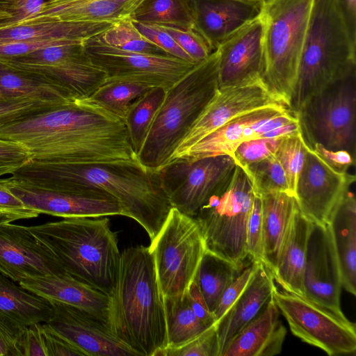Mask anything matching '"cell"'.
<instances>
[{"label": "cell", "instance_id": "obj_41", "mask_svg": "<svg viewBox=\"0 0 356 356\" xmlns=\"http://www.w3.org/2000/svg\"><path fill=\"white\" fill-rule=\"evenodd\" d=\"M241 168L248 176L257 194L273 192L291 193L284 171L275 154Z\"/></svg>", "mask_w": 356, "mask_h": 356}, {"label": "cell", "instance_id": "obj_1", "mask_svg": "<svg viewBox=\"0 0 356 356\" xmlns=\"http://www.w3.org/2000/svg\"><path fill=\"white\" fill-rule=\"evenodd\" d=\"M0 140L22 147L31 160L79 165L138 161L127 126L89 99L0 127Z\"/></svg>", "mask_w": 356, "mask_h": 356}, {"label": "cell", "instance_id": "obj_26", "mask_svg": "<svg viewBox=\"0 0 356 356\" xmlns=\"http://www.w3.org/2000/svg\"><path fill=\"white\" fill-rule=\"evenodd\" d=\"M289 109L284 105L271 106L241 115L208 134L171 162L193 161L220 155L232 156L242 142L254 138L256 129L261 122Z\"/></svg>", "mask_w": 356, "mask_h": 356}, {"label": "cell", "instance_id": "obj_34", "mask_svg": "<svg viewBox=\"0 0 356 356\" xmlns=\"http://www.w3.org/2000/svg\"><path fill=\"white\" fill-rule=\"evenodd\" d=\"M130 19L149 24L195 29L192 0H143Z\"/></svg>", "mask_w": 356, "mask_h": 356}, {"label": "cell", "instance_id": "obj_10", "mask_svg": "<svg viewBox=\"0 0 356 356\" xmlns=\"http://www.w3.org/2000/svg\"><path fill=\"white\" fill-rule=\"evenodd\" d=\"M85 40L49 47L18 57H0V65L49 83L72 99L90 98L106 73L87 55Z\"/></svg>", "mask_w": 356, "mask_h": 356}, {"label": "cell", "instance_id": "obj_3", "mask_svg": "<svg viewBox=\"0 0 356 356\" xmlns=\"http://www.w3.org/2000/svg\"><path fill=\"white\" fill-rule=\"evenodd\" d=\"M108 323L117 338L136 355L158 356L168 346L164 296L149 247L121 252Z\"/></svg>", "mask_w": 356, "mask_h": 356}, {"label": "cell", "instance_id": "obj_57", "mask_svg": "<svg viewBox=\"0 0 356 356\" xmlns=\"http://www.w3.org/2000/svg\"><path fill=\"white\" fill-rule=\"evenodd\" d=\"M352 40L356 43V0H334Z\"/></svg>", "mask_w": 356, "mask_h": 356}, {"label": "cell", "instance_id": "obj_52", "mask_svg": "<svg viewBox=\"0 0 356 356\" xmlns=\"http://www.w3.org/2000/svg\"><path fill=\"white\" fill-rule=\"evenodd\" d=\"M47 356H85L74 345L53 330L46 323H41Z\"/></svg>", "mask_w": 356, "mask_h": 356}, {"label": "cell", "instance_id": "obj_55", "mask_svg": "<svg viewBox=\"0 0 356 356\" xmlns=\"http://www.w3.org/2000/svg\"><path fill=\"white\" fill-rule=\"evenodd\" d=\"M44 0H13L10 8L11 17L0 23V28L14 26L35 14Z\"/></svg>", "mask_w": 356, "mask_h": 356}, {"label": "cell", "instance_id": "obj_14", "mask_svg": "<svg viewBox=\"0 0 356 356\" xmlns=\"http://www.w3.org/2000/svg\"><path fill=\"white\" fill-rule=\"evenodd\" d=\"M282 105L287 106L271 91L263 79L218 88L180 142L169 163L229 120L260 108Z\"/></svg>", "mask_w": 356, "mask_h": 356}, {"label": "cell", "instance_id": "obj_33", "mask_svg": "<svg viewBox=\"0 0 356 356\" xmlns=\"http://www.w3.org/2000/svg\"><path fill=\"white\" fill-rule=\"evenodd\" d=\"M243 268L205 250L194 281L213 314L224 291Z\"/></svg>", "mask_w": 356, "mask_h": 356}, {"label": "cell", "instance_id": "obj_45", "mask_svg": "<svg viewBox=\"0 0 356 356\" xmlns=\"http://www.w3.org/2000/svg\"><path fill=\"white\" fill-rule=\"evenodd\" d=\"M160 26L170 35L195 63L205 60L213 52L206 40L195 29H183L174 26Z\"/></svg>", "mask_w": 356, "mask_h": 356}, {"label": "cell", "instance_id": "obj_38", "mask_svg": "<svg viewBox=\"0 0 356 356\" xmlns=\"http://www.w3.org/2000/svg\"><path fill=\"white\" fill-rule=\"evenodd\" d=\"M94 37L104 44L122 51L155 56H169L145 38L136 28L131 19L113 23L107 29Z\"/></svg>", "mask_w": 356, "mask_h": 356}, {"label": "cell", "instance_id": "obj_60", "mask_svg": "<svg viewBox=\"0 0 356 356\" xmlns=\"http://www.w3.org/2000/svg\"><path fill=\"white\" fill-rule=\"evenodd\" d=\"M242 2H248V3H266L270 0H236Z\"/></svg>", "mask_w": 356, "mask_h": 356}, {"label": "cell", "instance_id": "obj_2", "mask_svg": "<svg viewBox=\"0 0 356 356\" xmlns=\"http://www.w3.org/2000/svg\"><path fill=\"white\" fill-rule=\"evenodd\" d=\"M23 187L52 192H106L120 202L124 216L136 221L150 241L159 232L172 205L160 170L147 168L138 161L63 165L29 159L3 179Z\"/></svg>", "mask_w": 356, "mask_h": 356}, {"label": "cell", "instance_id": "obj_9", "mask_svg": "<svg viewBox=\"0 0 356 356\" xmlns=\"http://www.w3.org/2000/svg\"><path fill=\"white\" fill-rule=\"evenodd\" d=\"M306 144L355 157L356 69L307 99L296 111Z\"/></svg>", "mask_w": 356, "mask_h": 356}, {"label": "cell", "instance_id": "obj_18", "mask_svg": "<svg viewBox=\"0 0 356 356\" xmlns=\"http://www.w3.org/2000/svg\"><path fill=\"white\" fill-rule=\"evenodd\" d=\"M51 303L53 314L46 323L85 356L136 355L117 338L108 322L71 305Z\"/></svg>", "mask_w": 356, "mask_h": 356}, {"label": "cell", "instance_id": "obj_13", "mask_svg": "<svg viewBox=\"0 0 356 356\" xmlns=\"http://www.w3.org/2000/svg\"><path fill=\"white\" fill-rule=\"evenodd\" d=\"M235 167L232 156L220 155L171 162L159 170L172 207L194 218Z\"/></svg>", "mask_w": 356, "mask_h": 356}, {"label": "cell", "instance_id": "obj_6", "mask_svg": "<svg viewBox=\"0 0 356 356\" xmlns=\"http://www.w3.org/2000/svg\"><path fill=\"white\" fill-rule=\"evenodd\" d=\"M356 43L334 0H314L290 108L356 69Z\"/></svg>", "mask_w": 356, "mask_h": 356}, {"label": "cell", "instance_id": "obj_25", "mask_svg": "<svg viewBox=\"0 0 356 356\" xmlns=\"http://www.w3.org/2000/svg\"><path fill=\"white\" fill-rule=\"evenodd\" d=\"M143 0H47L22 23L69 22L115 23L128 19ZM20 23V24H22Z\"/></svg>", "mask_w": 356, "mask_h": 356}, {"label": "cell", "instance_id": "obj_8", "mask_svg": "<svg viewBox=\"0 0 356 356\" xmlns=\"http://www.w3.org/2000/svg\"><path fill=\"white\" fill-rule=\"evenodd\" d=\"M255 192L240 166L202 204L194 217L205 249L238 267L248 258L246 227Z\"/></svg>", "mask_w": 356, "mask_h": 356}, {"label": "cell", "instance_id": "obj_15", "mask_svg": "<svg viewBox=\"0 0 356 356\" xmlns=\"http://www.w3.org/2000/svg\"><path fill=\"white\" fill-rule=\"evenodd\" d=\"M84 47L106 79H138L166 90L195 65L169 56L122 51L100 42L94 36L85 41Z\"/></svg>", "mask_w": 356, "mask_h": 356}, {"label": "cell", "instance_id": "obj_42", "mask_svg": "<svg viewBox=\"0 0 356 356\" xmlns=\"http://www.w3.org/2000/svg\"><path fill=\"white\" fill-rule=\"evenodd\" d=\"M307 148L308 145L300 131L296 134L284 138L275 152L284 171L289 191L294 197Z\"/></svg>", "mask_w": 356, "mask_h": 356}, {"label": "cell", "instance_id": "obj_21", "mask_svg": "<svg viewBox=\"0 0 356 356\" xmlns=\"http://www.w3.org/2000/svg\"><path fill=\"white\" fill-rule=\"evenodd\" d=\"M217 50L218 88L262 79L263 22L260 15L229 36Z\"/></svg>", "mask_w": 356, "mask_h": 356}, {"label": "cell", "instance_id": "obj_43", "mask_svg": "<svg viewBox=\"0 0 356 356\" xmlns=\"http://www.w3.org/2000/svg\"><path fill=\"white\" fill-rule=\"evenodd\" d=\"M220 356L216 324L177 348H166L158 356Z\"/></svg>", "mask_w": 356, "mask_h": 356}, {"label": "cell", "instance_id": "obj_44", "mask_svg": "<svg viewBox=\"0 0 356 356\" xmlns=\"http://www.w3.org/2000/svg\"><path fill=\"white\" fill-rule=\"evenodd\" d=\"M284 138H257L242 142L232 154L236 165L244 168L275 154Z\"/></svg>", "mask_w": 356, "mask_h": 356}, {"label": "cell", "instance_id": "obj_53", "mask_svg": "<svg viewBox=\"0 0 356 356\" xmlns=\"http://www.w3.org/2000/svg\"><path fill=\"white\" fill-rule=\"evenodd\" d=\"M310 148L329 166L338 172H348V169L355 163V157L346 150L328 149L318 144H314Z\"/></svg>", "mask_w": 356, "mask_h": 356}, {"label": "cell", "instance_id": "obj_46", "mask_svg": "<svg viewBox=\"0 0 356 356\" xmlns=\"http://www.w3.org/2000/svg\"><path fill=\"white\" fill-rule=\"evenodd\" d=\"M246 250L250 261L264 263L261 200L256 193L247 223Z\"/></svg>", "mask_w": 356, "mask_h": 356}, {"label": "cell", "instance_id": "obj_27", "mask_svg": "<svg viewBox=\"0 0 356 356\" xmlns=\"http://www.w3.org/2000/svg\"><path fill=\"white\" fill-rule=\"evenodd\" d=\"M275 288L272 272L263 262H259L245 290L216 323L220 356L233 338L265 308Z\"/></svg>", "mask_w": 356, "mask_h": 356}, {"label": "cell", "instance_id": "obj_48", "mask_svg": "<svg viewBox=\"0 0 356 356\" xmlns=\"http://www.w3.org/2000/svg\"><path fill=\"white\" fill-rule=\"evenodd\" d=\"M138 31L149 41L163 50L169 56L188 63H195L178 45L175 40L161 26L134 22Z\"/></svg>", "mask_w": 356, "mask_h": 356}, {"label": "cell", "instance_id": "obj_58", "mask_svg": "<svg viewBox=\"0 0 356 356\" xmlns=\"http://www.w3.org/2000/svg\"><path fill=\"white\" fill-rule=\"evenodd\" d=\"M13 0H0V23L11 17L10 8Z\"/></svg>", "mask_w": 356, "mask_h": 356}, {"label": "cell", "instance_id": "obj_51", "mask_svg": "<svg viewBox=\"0 0 356 356\" xmlns=\"http://www.w3.org/2000/svg\"><path fill=\"white\" fill-rule=\"evenodd\" d=\"M29 159L30 154L22 147L0 140V177L11 175Z\"/></svg>", "mask_w": 356, "mask_h": 356}, {"label": "cell", "instance_id": "obj_4", "mask_svg": "<svg viewBox=\"0 0 356 356\" xmlns=\"http://www.w3.org/2000/svg\"><path fill=\"white\" fill-rule=\"evenodd\" d=\"M27 229L68 275L108 296L112 293L121 252L107 216L63 218Z\"/></svg>", "mask_w": 356, "mask_h": 356}, {"label": "cell", "instance_id": "obj_17", "mask_svg": "<svg viewBox=\"0 0 356 356\" xmlns=\"http://www.w3.org/2000/svg\"><path fill=\"white\" fill-rule=\"evenodd\" d=\"M355 181V175L334 170L308 146L296 188L298 207L312 222L326 224Z\"/></svg>", "mask_w": 356, "mask_h": 356}, {"label": "cell", "instance_id": "obj_11", "mask_svg": "<svg viewBox=\"0 0 356 356\" xmlns=\"http://www.w3.org/2000/svg\"><path fill=\"white\" fill-rule=\"evenodd\" d=\"M149 246L164 297L184 295L205 252L200 226L193 217L172 207Z\"/></svg>", "mask_w": 356, "mask_h": 356}, {"label": "cell", "instance_id": "obj_49", "mask_svg": "<svg viewBox=\"0 0 356 356\" xmlns=\"http://www.w3.org/2000/svg\"><path fill=\"white\" fill-rule=\"evenodd\" d=\"M41 323L20 330L15 343V356H47Z\"/></svg>", "mask_w": 356, "mask_h": 356}, {"label": "cell", "instance_id": "obj_39", "mask_svg": "<svg viewBox=\"0 0 356 356\" xmlns=\"http://www.w3.org/2000/svg\"><path fill=\"white\" fill-rule=\"evenodd\" d=\"M76 100V99H75ZM74 100L0 95V127L63 106Z\"/></svg>", "mask_w": 356, "mask_h": 356}, {"label": "cell", "instance_id": "obj_31", "mask_svg": "<svg viewBox=\"0 0 356 356\" xmlns=\"http://www.w3.org/2000/svg\"><path fill=\"white\" fill-rule=\"evenodd\" d=\"M261 200L264 264L273 273L297 209L287 192L259 195Z\"/></svg>", "mask_w": 356, "mask_h": 356}, {"label": "cell", "instance_id": "obj_32", "mask_svg": "<svg viewBox=\"0 0 356 356\" xmlns=\"http://www.w3.org/2000/svg\"><path fill=\"white\" fill-rule=\"evenodd\" d=\"M113 23L40 22L0 28V45L14 42L43 40H88Z\"/></svg>", "mask_w": 356, "mask_h": 356}, {"label": "cell", "instance_id": "obj_50", "mask_svg": "<svg viewBox=\"0 0 356 356\" xmlns=\"http://www.w3.org/2000/svg\"><path fill=\"white\" fill-rule=\"evenodd\" d=\"M78 40H85L43 39L10 42L0 45V57L23 56L49 47L67 44Z\"/></svg>", "mask_w": 356, "mask_h": 356}, {"label": "cell", "instance_id": "obj_54", "mask_svg": "<svg viewBox=\"0 0 356 356\" xmlns=\"http://www.w3.org/2000/svg\"><path fill=\"white\" fill-rule=\"evenodd\" d=\"M186 295L192 310L197 318L207 327L216 324L213 314L209 310V307L200 292L197 284L191 282L186 291Z\"/></svg>", "mask_w": 356, "mask_h": 356}, {"label": "cell", "instance_id": "obj_37", "mask_svg": "<svg viewBox=\"0 0 356 356\" xmlns=\"http://www.w3.org/2000/svg\"><path fill=\"white\" fill-rule=\"evenodd\" d=\"M165 92L166 89L163 87H153L134 101L128 108L124 120L131 146L136 156L144 144Z\"/></svg>", "mask_w": 356, "mask_h": 356}, {"label": "cell", "instance_id": "obj_22", "mask_svg": "<svg viewBox=\"0 0 356 356\" xmlns=\"http://www.w3.org/2000/svg\"><path fill=\"white\" fill-rule=\"evenodd\" d=\"M0 274V333L10 356H15V343L22 329L51 318V301L32 293Z\"/></svg>", "mask_w": 356, "mask_h": 356}, {"label": "cell", "instance_id": "obj_19", "mask_svg": "<svg viewBox=\"0 0 356 356\" xmlns=\"http://www.w3.org/2000/svg\"><path fill=\"white\" fill-rule=\"evenodd\" d=\"M67 273L56 256L27 227L0 224V274L19 282L27 277Z\"/></svg>", "mask_w": 356, "mask_h": 356}, {"label": "cell", "instance_id": "obj_47", "mask_svg": "<svg viewBox=\"0 0 356 356\" xmlns=\"http://www.w3.org/2000/svg\"><path fill=\"white\" fill-rule=\"evenodd\" d=\"M259 262L250 261L224 291L213 312L216 323L227 314L253 277Z\"/></svg>", "mask_w": 356, "mask_h": 356}, {"label": "cell", "instance_id": "obj_23", "mask_svg": "<svg viewBox=\"0 0 356 356\" xmlns=\"http://www.w3.org/2000/svg\"><path fill=\"white\" fill-rule=\"evenodd\" d=\"M195 29L212 51L229 36L257 17L262 3L236 0H192Z\"/></svg>", "mask_w": 356, "mask_h": 356}, {"label": "cell", "instance_id": "obj_59", "mask_svg": "<svg viewBox=\"0 0 356 356\" xmlns=\"http://www.w3.org/2000/svg\"><path fill=\"white\" fill-rule=\"evenodd\" d=\"M0 356H10V350L0 333Z\"/></svg>", "mask_w": 356, "mask_h": 356}, {"label": "cell", "instance_id": "obj_36", "mask_svg": "<svg viewBox=\"0 0 356 356\" xmlns=\"http://www.w3.org/2000/svg\"><path fill=\"white\" fill-rule=\"evenodd\" d=\"M164 303L168 336L166 348L181 346L209 327L194 314L186 293L175 297H164Z\"/></svg>", "mask_w": 356, "mask_h": 356}, {"label": "cell", "instance_id": "obj_30", "mask_svg": "<svg viewBox=\"0 0 356 356\" xmlns=\"http://www.w3.org/2000/svg\"><path fill=\"white\" fill-rule=\"evenodd\" d=\"M327 224L338 258L342 288L356 294V200L348 191L331 213Z\"/></svg>", "mask_w": 356, "mask_h": 356}, {"label": "cell", "instance_id": "obj_5", "mask_svg": "<svg viewBox=\"0 0 356 356\" xmlns=\"http://www.w3.org/2000/svg\"><path fill=\"white\" fill-rule=\"evenodd\" d=\"M218 63L216 49L166 90L137 155L140 164L153 170L168 165L180 142L218 89Z\"/></svg>", "mask_w": 356, "mask_h": 356}, {"label": "cell", "instance_id": "obj_61", "mask_svg": "<svg viewBox=\"0 0 356 356\" xmlns=\"http://www.w3.org/2000/svg\"><path fill=\"white\" fill-rule=\"evenodd\" d=\"M1 210H0V220H1Z\"/></svg>", "mask_w": 356, "mask_h": 356}, {"label": "cell", "instance_id": "obj_29", "mask_svg": "<svg viewBox=\"0 0 356 356\" xmlns=\"http://www.w3.org/2000/svg\"><path fill=\"white\" fill-rule=\"evenodd\" d=\"M298 206V205H297ZM312 222L297 207L273 275L283 290L305 296L303 275Z\"/></svg>", "mask_w": 356, "mask_h": 356}, {"label": "cell", "instance_id": "obj_56", "mask_svg": "<svg viewBox=\"0 0 356 356\" xmlns=\"http://www.w3.org/2000/svg\"><path fill=\"white\" fill-rule=\"evenodd\" d=\"M0 209L29 213L34 218L40 215L36 211L27 207L20 199L12 193L2 179H0Z\"/></svg>", "mask_w": 356, "mask_h": 356}, {"label": "cell", "instance_id": "obj_7", "mask_svg": "<svg viewBox=\"0 0 356 356\" xmlns=\"http://www.w3.org/2000/svg\"><path fill=\"white\" fill-rule=\"evenodd\" d=\"M313 1L270 0L263 4L259 15L263 22L262 79L289 108Z\"/></svg>", "mask_w": 356, "mask_h": 356}, {"label": "cell", "instance_id": "obj_20", "mask_svg": "<svg viewBox=\"0 0 356 356\" xmlns=\"http://www.w3.org/2000/svg\"><path fill=\"white\" fill-rule=\"evenodd\" d=\"M2 180L12 193L39 214L63 218L124 216L117 199L104 191L90 190L83 193L45 191Z\"/></svg>", "mask_w": 356, "mask_h": 356}, {"label": "cell", "instance_id": "obj_35", "mask_svg": "<svg viewBox=\"0 0 356 356\" xmlns=\"http://www.w3.org/2000/svg\"><path fill=\"white\" fill-rule=\"evenodd\" d=\"M153 87L155 86L138 79H106L88 99L106 111L124 120L131 103Z\"/></svg>", "mask_w": 356, "mask_h": 356}, {"label": "cell", "instance_id": "obj_28", "mask_svg": "<svg viewBox=\"0 0 356 356\" xmlns=\"http://www.w3.org/2000/svg\"><path fill=\"white\" fill-rule=\"evenodd\" d=\"M273 296L261 313L239 332L221 356H273L280 353L286 329Z\"/></svg>", "mask_w": 356, "mask_h": 356}, {"label": "cell", "instance_id": "obj_40", "mask_svg": "<svg viewBox=\"0 0 356 356\" xmlns=\"http://www.w3.org/2000/svg\"><path fill=\"white\" fill-rule=\"evenodd\" d=\"M0 93L5 96H35L75 100L54 86L0 65Z\"/></svg>", "mask_w": 356, "mask_h": 356}, {"label": "cell", "instance_id": "obj_16", "mask_svg": "<svg viewBox=\"0 0 356 356\" xmlns=\"http://www.w3.org/2000/svg\"><path fill=\"white\" fill-rule=\"evenodd\" d=\"M305 297L341 318L340 266L327 223L312 222L303 275Z\"/></svg>", "mask_w": 356, "mask_h": 356}, {"label": "cell", "instance_id": "obj_62", "mask_svg": "<svg viewBox=\"0 0 356 356\" xmlns=\"http://www.w3.org/2000/svg\"><path fill=\"white\" fill-rule=\"evenodd\" d=\"M0 95H1V93H0Z\"/></svg>", "mask_w": 356, "mask_h": 356}, {"label": "cell", "instance_id": "obj_24", "mask_svg": "<svg viewBox=\"0 0 356 356\" xmlns=\"http://www.w3.org/2000/svg\"><path fill=\"white\" fill-rule=\"evenodd\" d=\"M18 284L49 301L71 305L108 323L110 296L67 273L27 277Z\"/></svg>", "mask_w": 356, "mask_h": 356}, {"label": "cell", "instance_id": "obj_12", "mask_svg": "<svg viewBox=\"0 0 356 356\" xmlns=\"http://www.w3.org/2000/svg\"><path fill=\"white\" fill-rule=\"evenodd\" d=\"M274 300L293 335L325 351L328 355L356 352V327L307 298L275 289Z\"/></svg>", "mask_w": 356, "mask_h": 356}]
</instances>
